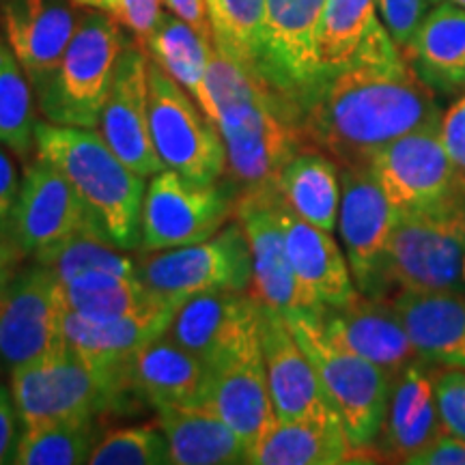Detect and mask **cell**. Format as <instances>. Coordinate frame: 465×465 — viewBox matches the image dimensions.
Returning <instances> with one entry per match:
<instances>
[{"label": "cell", "mask_w": 465, "mask_h": 465, "mask_svg": "<svg viewBox=\"0 0 465 465\" xmlns=\"http://www.w3.org/2000/svg\"><path fill=\"white\" fill-rule=\"evenodd\" d=\"M440 124L435 89L416 74L392 39L325 75L300 114L306 149L330 155L339 168L369 166L388 143Z\"/></svg>", "instance_id": "cell-1"}, {"label": "cell", "mask_w": 465, "mask_h": 465, "mask_svg": "<svg viewBox=\"0 0 465 465\" xmlns=\"http://www.w3.org/2000/svg\"><path fill=\"white\" fill-rule=\"evenodd\" d=\"M207 89L218 108L216 125L232 183L240 192L274 185L284 164L306 149L298 113L216 45L209 58Z\"/></svg>", "instance_id": "cell-2"}, {"label": "cell", "mask_w": 465, "mask_h": 465, "mask_svg": "<svg viewBox=\"0 0 465 465\" xmlns=\"http://www.w3.org/2000/svg\"><path fill=\"white\" fill-rule=\"evenodd\" d=\"M35 158L56 166L83 201L93 232L124 250L141 248V218L147 183L86 127L35 125Z\"/></svg>", "instance_id": "cell-3"}, {"label": "cell", "mask_w": 465, "mask_h": 465, "mask_svg": "<svg viewBox=\"0 0 465 465\" xmlns=\"http://www.w3.org/2000/svg\"><path fill=\"white\" fill-rule=\"evenodd\" d=\"M284 315L315 366L325 399L339 416L351 446L358 452H369L386 420L392 380L380 366L330 341L319 312L291 311Z\"/></svg>", "instance_id": "cell-4"}, {"label": "cell", "mask_w": 465, "mask_h": 465, "mask_svg": "<svg viewBox=\"0 0 465 465\" xmlns=\"http://www.w3.org/2000/svg\"><path fill=\"white\" fill-rule=\"evenodd\" d=\"M125 44L119 22L106 11H84L56 74L35 95L45 121L97 130Z\"/></svg>", "instance_id": "cell-5"}, {"label": "cell", "mask_w": 465, "mask_h": 465, "mask_svg": "<svg viewBox=\"0 0 465 465\" xmlns=\"http://www.w3.org/2000/svg\"><path fill=\"white\" fill-rule=\"evenodd\" d=\"M125 383L86 364L65 341L11 371V397L22 427L45 420H95L119 403Z\"/></svg>", "instance_id": "cell-6"}, {"label": "cell", "mask_w": 465, "mask_h": 465, "mask_svg": "<svg viewBox=\"0 0 465 465\" xmlns=\"http://www.w3.org/2000/svg\"><path fill=\"white\" fill-rule=\"evenodd\" d=\"M465 199L399 213L388 246L392 287L463 293Z\"/></svg>", "instance_id": "cell-7"}, {"label": "cell", "mask_w": 465, "mask_h": 465, "mask_svg": "<svg viewBox=\"0 0 465 465\" xmlns=\"http://www.w3.org/2000/svg\"><path fill=\"white\" fill-rule=\"evenodd\" d=\"M151 136L164 168L196 183H218L226 174V149L218 125L183 86L149 56Z\"/></svg>", "instance_id": "cell-8"}, {"label": "cell", "mask_w": 465, "mask_h": 465, "mask_svg": "<svg viewBox=\"0 0 465 465\" xmlns=\"http://www.w3.org/2000/svg\"><path fill=\"white\" fill-rule=\"evenodd\" d=\"M136 261L138 278L177 302L203 291H248L252 282V257L237 218L205 242L143 252Z\"/></svg>", "instance_id": "cell-9"}, {"label": "cell", "mask_w": 465, "mask_h": 465, "mask_svg": "<svg viewBox=\"0 0 465 465\" xmlns=\"http://www.w3.org/2000/svg\"><path fill=\"white\" fill-rule=\"evenodd\" d=\"M235 196L220 183H196L162 168L149 179L143 201L141 252L205 242L229 223Z\"/></svg>", "instance_id": "cell-10"}, {"label": "cell", "mask_w": 465, "mask_h": 465, "mask_svg": "<svg viewBox=\"0 0 465 465\" xmlns=\"http://www.w3.org/2000/svg\"><path fill=\"white\" fill-rule=\"evenodd\" d=\"M399 212L383 194L369 166L341 168L339 231L356 289L369 298H388V246Z\"/></svg>", "instance_id": "cell-11"}, {"label": "cell", "mask_w": 465, "mask_h": 465, "mask_svg": "<svg viewBox=\"0 0 465 465\" xmlns=\"http://www.w3.org/2000/svg\"><path fill=\"white\" fill-rule=\"evenodd\" d=\"M325 3L328 0H265L259 78L298 113V119L322 83L317 31Z\"/></svg>", "instance_id": "cell-12"}, {"label": "cell", "mask_w": 465, "mask_h": 465, "mask_svg": "<svg viewBox=\"0 0 465 465\" xmlns=\"http://www.w3.org/2000/svg\"><path fill=\"white\" fill-rule=\"evenodd\" d=\"M369 168L399 213L465 199V174L441 143L440 125L388 143L369 160Z\"/></svg>", "instance_id": "cell-13"}, {"label": "cell", "mask_w": 465, "mask_h": 465, "mask_svg": "<svg viewBox=\"0 0 465 465\" xmlns=\"http://www.w3.org/2000/svg\"><path fill=\"white\" fill-rule=\"evenodd\" d=\"M235 218L246 232L252 257L250 295L261 306L282 312H315L291 267L282 224V196L276 183L237 192Z\"/></svg>", "instance_id": "cell-14"}, {"label": "cell", "mask_w": 465, "mask_h": 465, "mask_svg": "<svg viewBox=\"0 0 465 465\" xmlns=\"http://www.w3.org/2000/svg\"><path fill=\"white\" fill-rule=\"evenodd\" d=\"M203 405L223 416L248 449L276 420L259 322L209 362V383Z\"/></svg>", "instance_id": "cell-15"}, {"label": "cell", "mask_w": 465, "mask_h": 465, "mask_svg": "<svg viewBox=\"0 0 465 465\" xmlns=\"http://www.w3.org/2000/svg\"><path fill=\"white\" fill-rule=\"evenodd\" d=\"M97 132L108 147L144 179L164 168L151 136L149 56L138 42H127L121 52Z\"/></svg>", "instance_id": "cell-16"}, {"label": "cell", "mask_w": 465, "mask_h": 465, "mask_svg": "<svg viewBox=\"0 0 465 465\" xmlns=\"http://www.w3.org/2000/svg\"><path fill=\"white\" fill-rule=\"evenodd\" d=\"M80 231H91L84 205L69 179L50 162L25 168L9 232L25 257H39Z\"/></svg>", "instance_id": "cell-17"}, {"label": "cell", "mask_w": 465, "mask_h": 465, "mask_svg": "<svg viewBox=\"0 0 465 465\" xmlns=\"http://www.w3.org/2000/svg\"><path fill=\"white\" fill-rule=\"evenodd\" d=\"M61 342L56 281L44 265L20 272L0 293V364L14 371Z\"/></svg>", "instance_id": "cell-18"}, {"label": "cell", "mask_w": 465, "mask_h": 465, "mask_svg": "<svg viewBox=\"0 0 465 465\" xmlns=\"http://www.w3.org/2000/svg\"><path fill=\"white\" fill-rule=\"evenodd\" d=\"M259 339L263 349L267 386L278 420L339 418L325 399L315 366L295 339L282 311L261 306Z\"/></svg>", "instance_id": "cell-19"}, {"label": "cell", "mask_w": 465, "mask_h": 465, "mask_svg": "<svg viewBox=\"0 0 465 465\" xmlns=\"http://www.w3.org/2000/svg\"><path fill=\"white\" fill-rule=\"evenodd\" d=\"M84 11L75 0H9L5 37L39 95L61 65Z\"/></svg>", "instance_id": "cell-20"}, {"label": "cell", "mask_w": 465, "mask_h": 465, "mask_svg": "<svg viewBox=\"0 0 465 465\" xmlns=\"http://www.w3.org/2000/svg\"><path fill=\"white\" fill-rule=\"evenodd\" d=\"M319 322L330 341L380 366L391 380L418 360L391 298H369L358 293L339 308H323Z\"/></svg>", "instance_id": "cell-21"}, {"label": "cell", "mask_w": 465, "mask_h": 465, "mask_svg": "<svg viewBox=\"0 0 465 465\" xmlns=\"http://www.w3.org/2000/svg\"><path fill=\"white\" fill-rule=\"evenodd\" d=\"M444 431L435 399V366L418 358L392 380L377 444L386 457L410 463Z\"/></svg>", "instance_id": "cell-22"}, {"label": "cell", "mask_w": 465, "mask_h": 465, "mask_svg": "<svg viewBox=\"0 0 465 465\" xmlns=\"http://www.w3.org/2000/svg\"><path fill=\"white\" fill-rule=\"evenodd\" d=\"M124 381L127 391L155 410L196 405L205 401L209 364L164 332L127 360Z\"/></svg>", "instance_id": "cell-23"}, {"label": "cell", "mask_w": 465, "mask_h": 465, "mask_svg": "<svg viewBox=\"0 0 465 465\" xmlns=\"http://www.w3.org/2000/svg\"><path fill=\"white\" fill-rule=\"evenodd\" d=\"M282 224L291 267L312 311L322 312L323 308H339L356 298L360 291L349 270L347 254L342 252L332 232L298 218L284 205V201Z\"/></svg>", "instance_id": "cell-24"}, {"label": "cell", "mask_w": 465, "mask_h": 465, "mask_svg": "<svg viewBox=\"0 0 465 465\" xmlns=\"http://www.w3.org/2000/svg\"><path fill=\"white\" fill-rule=\"evenodd\" d=\"M418 358L435 369H465V295L399 289L391 298Z\"/></svg>", "instance_id": "cell-25"}, {"label": "cell", "mask_w": 465, "mask_h": 465, "mask_svg": "<svg viewBox=\"0 0 465 465\" xmlns=\"http://www.w3.org/2000/svg\"><path fill=\"white\" fill-rule=\"evenodd\" d=\"M177 306L114 319H86L61 311V339L93 369L124 381L127 360L149 341L166 332Z\"/></svg>", "instance_id": "cell-26"}, {"label": "cell", "mask_w": 465, "mask_h": 465, "mask_svg": "<svg viewBox=\"0 0 465 465\" xmlns=\"http://www.w3.org/2000/svg\"><path fill=\"white\" fill-rule=\"evenodd\" d=\"M259 315L261 304L250 291H203L177 306L166 334L209 364L257 323Z\"/></svg>", "instance_id": "cell-27"}, {"label": "cell", "mask_w": 465, "mask_h": 465, "mask_svg": "<svg viewBox=\"0 0 465 465\" xmlns=\"http://www.w3.org/2000/svg\"><path fill=\"white\" fill-rule=\"evenodd\" d=\"M158 427L166 435L174 465H232L246 463L248 446L212 407H158Z\"/></svg>", "instance_id": "cell-28"}, {"label": "cell", "mask_w": 465, "mask_h": 465, "mask_svg": "<svg viewBox=\"0 0 465 465\" xmlns=\"http://www.w3.org/2000/svg\"><path fill=\"white\" fill-rule=\"evenodd\" d=\"M360 452L349 441L339 418L325 420H276L248 449L254 465H341Z\"/></svg>", "instance_id": "cell-29"}, {"label": "cell", "mask_w": 465, "mask_h": 465, "mask_svg": "<svg viewBox=\"0 0 465 465\" xmlns=\"http://www.w3.org/2000/svg\"><path fill=\"white\" fill-rule=\"evenodd\" d=\"M403 56L435 93L465 89V9L433 5Z\"/></svg>", "instance_id": "cell-30"}, {"label": "cell", "mask_w": 465, "mask_h": 465, "mask_svg": "<svg viewBox=\"0 0 465 465\" xmlns=\"http://www.w3.org/2000/svg\"><path fill=\"white\" fill-rule=\"evenodd\" d=\"M56 298L61 311L75 312L86 319H114L144 315L162 308L182 304L149 289L138 276L93 272L65 284L56 282Z\"/></svg>", "instance_id": "cell-31"}, {"label": "cell", "mask_w": 465, "mask_h": 465, "mask_svg": "<svg viewBox=\"0 0 465 465\" xmlns=\"http://www.w3.org/2000/svg\"><path fill=\"white\" fill-rule=\"evenodd\" d=\"M143 48L174 83L190 93L192 100L216 124L218 108L207 89L209 58L213 52L212 39L171 11L162 14L158 28L143 44Z\"/></svg>", "instance_id": "cell-32"}, {"label": "cell", "mask_w": 465, "mask_h": 465, "mask_svg": "<svg viewBox=\"0 0 465 465\" xmlns=\"http://www.w3.org/2000/svg\"><path fill=\"white\" fill-rule=\"evenodd\" d=\"M284 205L308 224L332 232L339 224L341 168L317 149H302L278 174Z\"/></svg>", "instance_id": "cell-33"}, {"label": "cell", "mask_w": 465, "mask_h": 465, "mask_svg": "<svg viewBox=\"0 0 465 465\" xmlns=\"http://www.w3.org/2000/svg\"><path fill=\"white\" fill-rule=\"evenodd\" d=\"M386 35L391 33L377 17V0H328L317 31V61L322 80L356 63Z\"/></svg>", "instance_id": "cell-34"}, {"label": "cell", "mask_w": 465, "mask_h": 465, "mask_svg": "<svg viewBox=\"0 0 465 465\" xmlns=\"http://www.w3.org/2000/svg\"><path fill=\"white\" fill-rule=\"evenodd\" d=\"M212 42L237 65L259 75L265 0H205Z\"/></svg>", "instance_id": "cell-35"}, {"label": "cell", "mask_w": 465, "mask_h": 465, "mask_svg": "<svg viewBox=\"0 0 465 465\" xmlns=\"http://www.w3.org/2000/svg\"><path fill=\"white\" fill-rule=\"evenodd\" d=\"M39 265L54 276L58 284L93 272H106L119 276H138V261L127 250L114 246L93 231H80L58 246L35 257Z\"/></svg>", "instance_id": "cell-36"}, {"label": "cell", "mask_w": 465, "mask_h": 465, "mask_svg": "<svg viewBox=\"0 0 465 465\" xmlns=\"http://www.w3.org/2000/svg\"><path fill=\"white\" fill-rule=\"evenodd\" d=\"M95 420H45L22 427L14 463L75 465L89 463L95 446Z\"/></svg>", "instance_id": "cell-37"}, {"label": "cell", "mask_w": 465, "mask_h": 465, "mask_svg": "<svg viewBox=\"0 0 465 465\" xmlns=\"http://www.w3.org/2000/svg\"><path fill=\"white\" fill-rule=\"evenodd\" d=\"M28 75L11 50L7 39L0 37V143L20 160L35 149V106Z\"/></svg>", "instance_id": "cell-38"}, {"label": "cell", "mask_w": 465, "mask_h": 465, "mask_svg": "<svg viewBox=\"0 0 465 465\" xmlns=\"http://www.w3.org/2000/svg\"><path fill=\"white\" fill-rule=\"evenodd\" d=\"M93 465H162L171 463L166 435L155 424L114 429L102 435L93 446Z\"/></svg>", "instance_id": "cell-39"}, {"label": "cell", "mask_w": 465, "mask_h": 465, "mask_svg": "<svg viewBox=\"0 0 465 465\" xmlns=\"http://www.w3.org/2000/svg\"><path fill=\"white\" fill-rule=\"evenodd\" d=\"M431 7L433 0H377L383 26L388 28L392 42L403 54L414 42L418 28Z\"/></svg>", "instance_id": "cell-40"}, {"label": "cell", "mask_w": 465, "mask_h": 465, "mask_svg": "<svg viewBox=\"0 0 465 465\" xmlns=\"http://www.w3.org/2000/svg\"><path fill=\"white\" fill-rule=\"evenodd\" d=\"M435 399L446 431L465 440V369L435 371Z\"/></svg>", "instance_id": "cell-41"}, {"label": "cell", "mask_w": 465, "mask_h": 465, "mask_svg": "<svg viewBox=\"0 0 465 465\" xmlns=\"http://www.w3.org/2000/svg\"><path fill=\"white\" fill-rule=\"evenodd\" d=\"M162 0H104V11L134 33L138 44H144L153 35L162 20Z\"/></svg>", "instance_id": "cell-42"}, {"label": "cell", "mask_w": 465, "mask_h": 465, "mask_svg": "<svg viewBox=\"0 0 465 465\" xmlns=\"http://www.w3.org/2000/svg\"><path fill=\"white\" fill-rule=\"evenodd\" d=\"M440 136L449 151L450 160L465 174V97L452 104V106L441 114Z\"/></svg>", "instance_id": "cell-43"}, {"label": "cell", "mask_w": 465, "mask_h": 465, "mask_svg": "<svg viewBox=\"0 0 465 465\" xmlns=\"http://www.w3.org/2000/svg\"><path fill=\"white\" fill-rule=\"evenodd\" d=\"M11 153H14V151L0 143V231H7V232H9L11 213H14L17 194H20V185H22L20 174H17L15 160L11 158Z\"/></svg>", "instance_id": "cell-44"}, {"label": "cell", "mask_w": 465, "mask_h": 465, "mask_svg": "<svg viewBox=\"0 0 465 465\" xmlns=\"http://www.w3.org/2000/svg\"><path fill=\"white\" fill-rule=\"evenodd\" d=\"M410 465H465V440L444 431L427 449L411 457Z\"/></svg>", "instance_id": "cell-45"}, {"label": "cell", "mask_w": 465, "mask_h": 465, "mask_svg": "<svg viewBox=\"0 0 465 465\" xmlns=\"http://www.w3.org/2000/svg\"><path fill=\"white\" fill-rule=\"evenodd\" d=\"M17 416L11 391L0 386V463L14 461L17 444Z\"/></svg>", "instance_id": "cell-46"}, {"label": "cell", "mask_w": 465, "mask_h": 465, "mask_svg": "<svg viewBox=\"0 0 465 465\" xmlns=\"http://www.w3.org/2000/svg\"><path fill=\"white\" fill-rule=\"evenodd\" d=\"M162 3H164L174 15H179L182 20L188 22L190 26H194L196 31L212 39V28H209L205 0H162Z\"/></svg>", "instance_id": "cell-47"}, {"label": "cell", "mask_w": 465, "mask_h": 465, "mask_svg": "<svg viewBox=\"0 0 465 465\" xmlns=\"http://www.w3.org/2000/svg\"><path fill=\"white\" fill-rule=\"evenodd\" d=\"M22 259H25V254L17 248L11 232L0 231V293L17 276V265L22 263Z\"/></svg>", "instance_id": "cell-48"}, {"label": "cell", "mask_w": 465, "mask_h": 465, "mask_svg": "<svg viewBox=\"0 0 465 465\" xmlns=\"http://www.w3.org/2000/svg\"><path fill=\"white\" fill-rule=\"evenodd\" d=\"M80 7H89V9H104V0H75Z\"/></svg>", "instance_id": "cell-49"}, {"label": "cell", "mask_w": 465, "mask_h": 465, "mask_svg": "<svg viewBox=\"0 0 465 465\" xmlns=\"http://www.w3.org/2000/svg\"><path fill=\"white\" fill-rule=\"evenodd\" d=\"M438 3H450V5H455V7L465 9V0H433V5H438Z\"/></svg>", "instance_id": "cell-50"}, {"label": "cell", "mask_w": 465, "mask_h": 465, "mask_svg": "<svg viewBox=\"0 0 465 465\" xmlns=\"http://www.w3.org/2000/svg\"><path fill=\"white\" fill-rule=\"evenodd\" d=\"M463 281H465V263H463Z\"/></svg>", "instance_id": "cell-51"}]
</instances>
